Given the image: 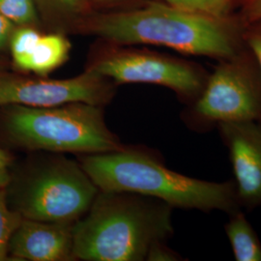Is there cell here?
<instances>
[{
  "label": "cell",
  "mask_w": 261,
  "mask_h": 261,
  "mask_svg": "<svg viewBox=\"0 0 261 261\" xmlns=\"http://www.w3.org/2000/svg\"><path fill=\"white\" fill-rule=\"evenodd\" d=\"M99 1H103V2H107V1H112V0H99Z\"/></svg>",
  "instance_id": "603a6c76"
},
{
  "label": "cell",
  "mask_w": 261,
  "mask_h": 261,
  "mask_svg": "<svg viewBox=\"0 0 261 261\" xmlns=\"http://www.w3.org/2000/svg\"><path fill=\"white\" fill-rule=\"evenodd\" d=\"M91 31L118 44L156 45L218 60L241 51V37L227 19L167 3H149L140 9L102 15L92 21Z\"/></svg>",
  "instance_id": "3957f363"
},
{
  "label": "cell",
  "mask_w": 261,
  "mask_h": 261,
  "mask_svg": "<svg viewBox=\"0 0 261 261\" xmlns=\"http://www.w3.org/2000/svg\"><path fill=\"white\" fill-rule=\"evenodd\" d=\"M101 192L74 224V258L146 260L151 247L173 233L172 207L166 202L130 193Z\"/></svg>",
  "instance_id": "6da1fadb"
},
{
  "label": "cell",
  "mask_w": 261,
  "mask_h": 261,
  "mask_svg": "<svg viewBox=\"0 0 261 261\" xmlns=\"http://www.w3.org/2000/svg\"><path fill=\"white\" fill-rule=\"evenodd\" d=\"M112 84L92 70L67 80L0 75V107L21 105L35 108L86 103L103 106L112 98Z\"/></svg>",
  "instance_id": "ba28073f"
},
{
  "label": "cell",
  "mask_w": 261,
  "mask_h": 261,
  "mask_svg": "<svg viewBox=\"0 0 261 261\" xmlns=\"http://www.w3.org/2000/svg\"><path fill=\"white\" fill-rule=\"evenodd\" d=\"M99 193L82 166L55 159L32 171L18 185L16 211L22 218L42 222L75 223Z\"/></svg>",
  "instance_id": "8992f818"
},
{
  "label": "cell",
  "mask_w": 261,
  "mask_h": 261,
  "mask_svg": "<svg viewBox=\"0 0 261 261\" xmlns=\"http://www.w3.org/2000/svg\"><path fill=\"white\" fill-rule=\"evenodd\" d=\"M0 13L16 27H32L37 22L33 0H0Z\"/></svg>",
  "instance_id": "9a60e30c"
},
{
  "label": "cell",
  "mask_w": 261,
  "mask_h": 261,
  "mask_svg": "<svg viewBox=\"0 0 261 261\" xmlns=\"http://www.w3.org/2000/svg\"><path fill=\"white\" fill-rule=\"evenodd\" d=\"M74 224L22 218L11 237L8 253L21 260L73 259Z\"/></svg>",
  "instance_id": "30bf717a"
},
{
  "label": "cell",
  "mask_w": 261,
  "mask_h": 261,
  "mask_svg": "<svg viewBox=\"0 0 261 261\" xmlns=\"http://www.w3.org/2000/svg\"><path fill=\"white\" fill-rule=\"evenodd\" d=\"M242 14L250 23L261 21V0H243Z\"/></svg>",
  "instance_id": "ac0fdd59"
},
{
  "label": "cell",
  "mask_w": 261,
  "mask_h": 261,
  "mask_svg": "<svg viewBox=\"0 0 261 261\" xmlns=\"http://www.w3.org/2000/svg\"><path fill=\"white\" fill-rule=\"evenodd\" d=\"M117 84H150L171 89L190 103L202 91L207 75L186 61L143 50H122L103 56L89 68Z\"/></svg>",
  "instance_id": "52a82bcc"
},
{
  "label": "cell",
  "mask_w": 261,
  "mask_h": 261,
  "mask_svg": "<svg viewBox=\"0 0 261 261\" xmlns=\"http://www.w3.org/2000/svg\"><path fill=\"white\" fill-rule=\"evenodd\" d=\"M4 73V63L0 60V75Z\"/></svg>",
  "instance_id": "7402d4cb"
},
{
  "label": "cell",
  "mask_w": 261,
  "mask_h": 261,
  "mask_svg": "<svg viewBox=\"0 0 261 261\" xmlns=\"http://www.w3.org/2000/svg\"><path fill=\"white\" fill-rule=\"evenodd\" d=\"M14 66L22 72L47 75L65 63L71 50L62 34L43 35L32 27H17L9 43Z\"/></svg>",
  "instance_id": "8fae6325"
},
{
  "label": "cell",
  "mask_w": 261,
  "mask_h": 261,
  "mask_svg": "<svg viewBox=\"0 0 261 261\" xmlns=\"http://www.w3.org/2000/svg\"><path fill=\"white\" fill-rule=\"evenodd\" d=\"M220 61L185 112L188 125L207 132L223 123H261V73L254 57L240 51Z\"/></svg>",
  "instance_id": "5b68a950"
},
{
  "label": "cell",
  "mask_w": 261,
  "mask_h": 261,
  "mask_svg": "<svg viewBox=\"0 0 261 261\" xmlns=\"http://www.w3.org/2000/svg\"><path fill=\"white\" fill-rule=\"evenodd\" d=\"M11 166L12 158L9 154L0 149V187L8 186L11 182Z\"/></svg>",
  "instance_id": "ffe728a7"
},
{
  "label": "cell",
  "mask_w": 261,
  "mask_h": 261,
  "mask_svg": "<svg viewBox=\"0 0 261 261\" xmlns=\"http://www.w3.org/2000/svg\"><path fill=\"white\" fill-rule=\"evenodd\" d=\"M103 192L130 193L149 196L172 208L230 214L241 209L233 180L206 181L188 177L165 167L145 151L123 148L89 154L81 165Z\"/></svg>",
  "instance_id": "7a4b0ae2"
},
{
  "label": "cell",
  "mask_w": 261,
  "mask_h": 261,
  "mask_svg": "<svg viewBox=\"0 0 261 261\" xmlns=\"http://www.w3.org/2000/svg\"><path fill=\"white\" fill-rule=\"evenodd\" d=\"M22 217L16 210H11L7 203L5 188L0 187V261L8 257L10 240Z\"/></svg>",
  "instance_id": "5bb4252c"
},
{
  "label": "cell",
  "mask_w": 261,
  "mask_h": 261,
  "mask_svg": "<svg viewBox=\"0 0 261 261\" xmlns=\"http://www.w3.org/2000/svg\"><path fill=\"white\" fill-rule=\"evenodd\" d=\"M54 3H56L58 7H61L67 11H75L80 9L84 0H51Z\"/></svg>",
  "instance_id": "44dd1931"
},
{
  "label": "cell",
  "mask_w": 261,
  "mask_h": 261,
  "mask_svg": "<svg viewBox=\"0 0 261 261\" xmlns=\"http://www.w3.org/2000/svg\"><path fill=\"white\" fill-rule=\"evenodd\" d=\"M1 107L0 130L7 141L20 148L85 154L124 148L107 127L101 106L71 103L49 108Z\"/></svg>",
  "instance_id": "277c9868"
},
{
  "label": "cell",
  "mask_w": 261,
  "mask_h": 261,
  "mask_svg": "<svg viewBox=\"0 0 261 261\" xmlns=\"http://www.w3.org/2000/svg\"><path fill=\"white\" fill-rule=\"evenodd\" d=\"M258 24L246 33L244 41L246 42L251 54L254 57L261 73V21L256 22Z\"/></svg>",
  "instance_id": "2e32d148"
},
{
  "label": "cell",
  "mask_w": 261,
  "mask_h": 261,
  "mask_svg": "<svg viewBox=\"0 0 261 261\" xmlns=\"http://www.w3.org/2000/svg\"><path fill=\"white\" fill-rule=\"evenodd\" d=\"M175 252H172L167 248L166 245H164V242H158L154 244L149 252L147 253L146 260L150 261H173L179 260V258Z\"/></svg>",
  "instance_id": "e0dca14e"
},
{
  "label": "cell",
  "mask_w": 261,
  "mask_h": 261,
  "mask_svg": "<svg viewBox=\"0 0 261 261\" xmlns=\"http://www.w3.org/2000/svg\"><path fill=\"white\" fill-rule=\"evenodd\" d=\"M228 151L239 206H261V123L229 122L217 126Z\"/></svg>",
  "instance_id": "9c48e42d"
},
{
  "label": "cell",
  "mask_w": 261,
  "mask_h": 261,
  "mask_svg": "<svg viewBox=\"0 0 261 261\" xmlns=\"http://www.w3.org/2000/svg\"><path fill=\"white\" fill-rule=\"evenodd\" d=\"M165 2L174 7L208 17L227 19L235 0H165Z\"/></svg>",
  "instance_id": "4fadbf2b"
},
{
  "label": "cell",
  "mask_w": 261,
  "mask_h": 261,
  "mask_svg": "<svg viewBox=\"0 0 261 261\" xmlns=\"http://www.w3.org/2000/svg\"><path fill=\"white\" fill-rule=\"evenodd\" d=\"M229 215L224 224V231L228 238L236 261H261V242L241 209Z\"/></svg>",
  "instance_id": "7c38bea8"
},
{
  "label": "cell",
  "mask_w": 261,
  "mask_h": 261,
  "mask_svg": "<svg viewBox=\"0 0 261 261\" xmlns=\"http://www.w3.org/2000/svg\"><path fill=\"white\" fill-rule=\"evenodd\" d=\"M16 25L0 13V51L9 47L10 40Z\"/></svg>",
  "instance_id": "d6986e66"
}]
</instances>
